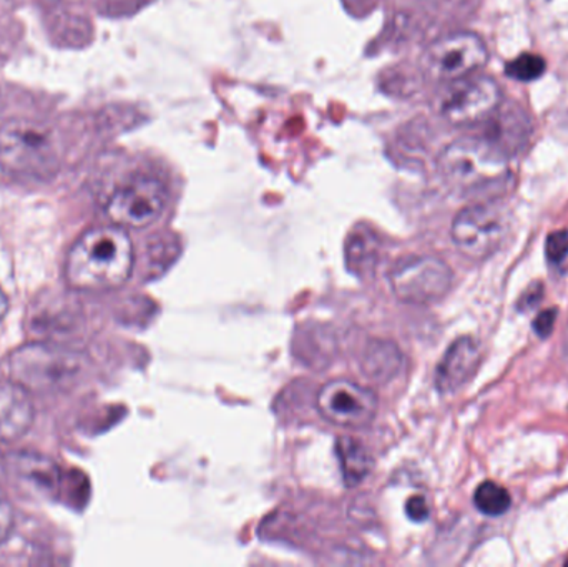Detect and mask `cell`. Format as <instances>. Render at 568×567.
Instances as JSON below:
<instances>
[{"mask_svg": "<svg viewBox=\"0 0 568 567\" xmlns=\"http://www.w3.org/2000/svg\"><path fill=\"white\" fill-rule=\"evenodd\" d=\"M132 239L119 225L97 226L79 236L67 253L63 275L79 292H105L125 285L132 275Z\"/></svg>", "mask_w": 568, "mask_h": 567, "instance_id": "1", "label": "cell"}, {"mask_svg": "<svg viewBox=\"0 0 568 567\" xmlns=\"http://www.w3.org/2000/svg\"><path fill=\"white\" fill-rule=\"evenodd\" d=\"M82 369L79 353L53 342H32L6 360V376L29 393L50 395L69 388Z\"/></svg>", "mask_w": 568, "mask_h": 567, "instance_id": "2", "label": "cell"}, {"mask_svg": "<svg viewBox=\"0 0 568 567\" xmlns=\"http://www.w3.org/2000/svg\"><path fill=\"white\" fill-rule=\"evenodd\" d=\"M60 156L52 130L32 120H7L0 125V169L27 179L50 176Z\"/></svg>", "mask_w": 568, "mask_h": 567, "instance_id": "3", "label": "cell"}, {"mask_svg": "<svg viewBox=\"0 0 568 567\" xmlns=\"http://www.w3.org/2000/svg\"><path fill=\"white\" fill-rule=\"evenodd\" d=\"M439 170L450 185L477 190L504 182L509 175V159L496 140L464 136L440 153Z\"/></svg>", "mask_w": 568, "mask_h": 567, "instance_id": "4", "label": "cell"}, {"mask_svg": "<svg viewBox=\"0 0 568 567\" xmlns=\"http://www.w3.org/2000/svg\"><path fill=\"white\" fill-rule=\"evenodd\" d=\"M510 229L513 216L507 206L497 200H486L460 210L450 235L467 259L484 260L503 249Z\"/></svg>", "mask_w": 568, "mask_h": 567, "instance_id": "5", "label": "cell"}, {"mask_svg": "<svg viewBox=\"0 0 568 567\" xmlns=\"http://www.w3.org/2000/svg\"><path fill=\"white\" fill-rule=\"evenodd\" d=\"M503 93L496 80L486 75L463 77L446 82L437 97V110L453 125H474L500 109Z\"/></svg>", "mask_w": 568, "mask_h": 567, "instance_id": "6", "label": "cell"}, {"mask_svg": "<svg viewBox=\"0 0 568 567\" xmlns=\"http://www.w3.org/2000/svg\"><path fill=\"white\" fill-rule=\"evenodd\" d=\"M489 60V50L479 36L456 32L440 37L427 49L424 69L437 82H453L473 75Z\"/></svg>", "mask_w": 568, "mask_h": 567, "instance_id": "7", "label": "cell"}, {"mask_svg": "<svg viewBox=\"0 0 568 567\" xmlns=\"http://www.w3.org/2000/svg\"><path fill=\"white\" fill-rule=\"evenodd\" d=\"M165 206L163 183L152 176H136L110 195L105 213L113 225L139 230L155 223Z\"/></svg>", "mask_w": 568, "mask_h": 567, "instance_id": "8", "label": "cell"}, {"mask_svg": "<svg viewBox=\"0 0 568 567\" xmlns=\"http://www.w3.org/2000/svg\"><path fill=\"white\" fill-rule=\"evenodd\" d=\"M397 298L406 303H433L444 298L453 286V270L437 256H407L390 272Z\"/></svg>", "mask_w": 568, "mask_h": 567, "instance_id": "9", "label": "cell"}, {"mask_svg": "<svg viewBox=\"0 0 568 567\" xmlns=\"http://www.w3.org/2000/svg\"><path fill=\"white\" fill-rule=\"evenodd\" d=\"M316 406L321 416L334 425L363 428L376 416L377 398L364 386L347 379H334L320 389Z\"/></svg>", "mask_w": 568, "mask_h": 567, "instance_id": "10", "label": "cell"}, {"mask_svg": "<svg viewBox=\"0 0 568 567\" xmlns=\"http://www.w3.org/2000/svg\"><path fill=\"white\" fill-rule=\"evenodd\" d=\"M480 365V350L476 340L464 336L456 340L440 360L436 369V388L443 395L459 392L476 375Z\"/></svg>", "mask_w": 568, "mask_h": 567, "instance_id": "11", "label": "cell"}, {"mask_svg": "<svg viewBox=\"0 0 568 567\" xmlns=\"http://www.w3.org/2000/svg\"><path fill=\"white\" fill-rule=\"evenodd\" d=\"M36 419L32 393L17 383L0 382V445L17 442L27 435Z\"/></svg>", "mask_w": 568, "mask_h": 567, "instance_id": "12", "label": "cell"}, {"mask_svg": "<svg viewBox=\"0 0 568 567\" xmlns=\"http://www.w3.org/2000/svg\"><path fill=\"white\" fill-rule=\"evenodd\" d=\"M344 482L347 486H357L366 479L373 468V458L359 442L353 438H339L336 443Z\"/></svg>", "mask_w": 568, "mask_h": 567, "instance_id": "13", "label": "cell"}, {"mask_svg": "<svg viewBox=\"0 0 568 567\" xmlns=\"http://www.w3.org/2000/svg\"><path fill=\"white\" fill-rule=\"evenodd\" d=\"M10 462L20 478L29 479L39 488L52 489L59 482V468L52 459L43 458L40 455H30V453H20Z\"/></svg>", "mask_w": 568, "mask_h": 567, "instance_id": "14", "label": "cell"}, {"mask_svg": "<svg viewBox=\"0 0 568 567\" xmlns=\"http://www.w3.org/2000/svg\"><path fill=\"white\" fill-rule=\"evenodd\" d=\"M474 503H476V508L483 515L497 518V516L506 515L509 512L513 498H510V493L503 488V486L494 482H486L476 489Z\"/></svg>", "mask_w": 568, "mask_h": 567, "instance_id": "15", "label": "cell"}, {"mask_svg": "<svg viewBox=\"0 0 568 567\" xmlns=\"http://www.w3.org/2000/svg\"><path fill=\"white\" fill-rule=\"evenodd\" d=\"M546 67L547 63L542 57L526 52L507 63L506 73L510 79L527 83L540 79L546 72Z\"/></svg>", "mask_w": 568, "mask_h": 567, "instance_id": "16", "label": "cell"}, {"mask_svg": "<svg viewBox=\"0 0 568 567\" xmlns=\"http://www.w3.org/2000/svg\"><path fill=\"white\" fill-rule=\"evenodd\" d=\"M546 255L549 262L560 263L568 256V229L550 233L546 243Z\"/></svg>", "mask_w": 568, "mask_h": 567, "instance_id": "17", "label": "cell"}, {"mask_svg": "<svg viewBox=\"0 0 568 567\" xmlns=\"http://www.w3.org/2000/svg\"><path fill=\"white\" fill-rule=\"evenodd\" d=\"M13 508L9 498L0 493V546L10 538L13 529Z\"/></svg>", "mask_w": 568, "mask_h": 567, "instance_id": "18", "label": "cell"}, {"mask_svg": "<svg viewBox=\"0 0 568 567\" xmlns=\"http://www.w3.org/2000/svg\"><path fill=\"white\" fill-rule=\"evenodd\" d=\"M542 296L544 286L540 285V283H532V285L527 286L526 292L520 296L519 302H517V308L523 313L530 312V310H534L539 305Z\"/></svg>", "mask_w": 568, "mask_h": 567, "instance_id": "19", "label": "cell"}, {"mask_svg": "<svg viewBox=\"0 0 568 567\" xmlns=\"http://www.w3.org/2000/svg\"><path fill=\"white\" fill-rule=\"evenodd\" d=\"M406 513L413 522H426L430 513L429 503H427L424 496H413V498H409V502L406 503Z\"/></svg>", "mask_w": 568, "mask_h": 567, "instance_id": "20", "label": "cell"}, {"mask_svg": "<svg viewBox=\"0 0 568 567\" xmlns=\"http://www.w3.org/2000/svg\"><path fill=\"white\" fill-rule=\"evenodd\" d=\"M556 308H549L546 310V312L540 313V315L537 316L536 322H534V330H536L537 335H539L540 338H547V336H549L550 333L554 332V326H556Z\"/></svg>", "mask_w": 568, "mask_h": 567, "instance_id": "21", "label": "cell"}, {"mask_svg": "<svg viewBox=\"0 0 568 567\" xmlns=\"http://www.w3.org/2000/svg\"><path fill=\"white\" fill-rule=\"evenodd\" d=\"M9 298H7L6 292L0 288V322L6 318L7 312H9Z\"/></svg>", "mask_w": 568, "mask_h": 567, "instance_id": "22", "label": "cell"}, {"mask_svg": "<svg viewBox=\"0 0 568 567\" xmlns=\"http://www.w3.org/2000/svg\"><path fill=\"white\" fill-rule=\"evenodd\" d=\"M564 358H566V363L568 365V326L566 332V338H564Z\"/></svg>", "mask_w": 568, "mask_h": 567, "instance_id": "23", "label": "cell"}, {"mask_svg": "<svg viewBox=\"0 0 568 567\" xmlns=\"http://www.w3.org/2000/svg\"><path fill=\"white\" fill-rule=\"evenodd\" d=\"M399 2H417V0H399Z\"/></svg>", "mask_w": 568, "mask_h": 567, "instance_id": "24", "label": "cell"}]
</instances>
